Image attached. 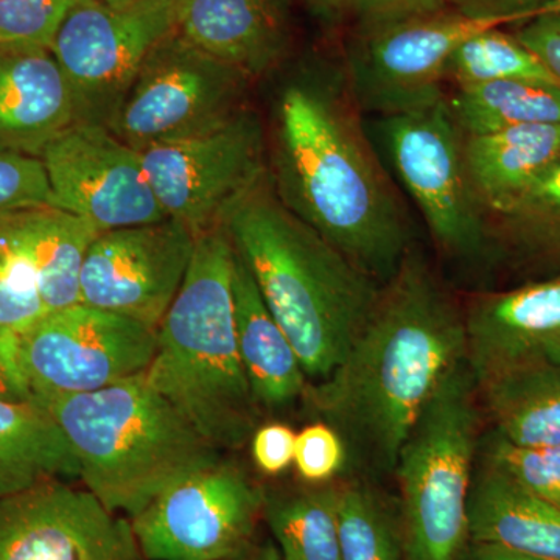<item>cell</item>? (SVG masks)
I'll return each instance as SVG.
<instances>
[{"instance_id":"obj_1","label":"cell","mask_w":560,"mask_h":560,"mask_svg":"<svg viewBox=\"0 0 560 560\" xmlns=\"http://www.w3.org/2000/svg\"><path fill=\"white\" fill-rule=\"evenodd\" d=\"M464 359V313L410 248L340 366L304 399L360 466L394 474L416 422Z\"/></svg>"},{"instance_id":"obj_2","label":"cell","mask_w":560,"mask_h":560,"mask_svg":"<svg viewBox=\"0 0 560 560\" xmlns=\"http://www.w3.org/2000/svg\"><path fill=\"white\" fill-rule=\"evenodd\" d=\"M272 164L283 205L385 285L411 248L410 226L348 75L323 70L280 92Z\"/></svg>"},{"instance_id":"obj_3","label":"cell","mask_w":560,"mask_h":560,"mask_svg":"<svg viewBox=\"0 0 560 560\" xmlns=\"http://www.w3.org/2000/svg\"><path fill=\"white\" fill-rule=\"evenodd\" d=\"M224 226L308 383L323 382L366 326L382 283L294 215L268 172L231 209Z\"/></svg>"},{"instance_id":"obj_4","label":"cell","mask_w":560,"mask_h":560,"mask_svg":"<svg viewBox=\"0 0 560 560\" xmlns=\"http://www.w3.org/2000/svg\"><path fill=\"white\" fill-rule=\"evenodd\" d=\"M234 264L224 224L198 235L145 372L147 382L223 453L241 451L261 415L238 352Z\"/></svg>"},{"instance_id":"obj_5","label":"cell","mask_w":560,"mask_h":560,"mask_svg":"<svg viewBox=\"0 0 560 560\" xmlns=\"http://www.w3.org/2000/svg\"><path fill=\"white\" fill-rule=\"evenodd\" d=\"M35 401L68 440L84 489L130 521L164 490L224 458L145 374Z\"/></svg>"},{"instance_id":"obj_6","label":"cell","mask_w":560,"mask_h":560,"mask_svg":"<svg viewBox=\"0 0 560 560\" xmlns=\"http://www.w3.org/2000/svg\"><path fill=\"white\" fill-rule=\"evenodd\" d=\"M478 389L466 359L442 382L401 447L396 469L405 560H460L478 451Z\"/></svg>"},{"instance_id":"obj_7","label":"cell","mask_w":560,"mask_h":560,"mask_svg":"<svg viewBox=\"0 0 560 560\" xmlns=\"http://www.w3.org/2000/svg\"><path fill=\"white\" fill-rule=\"evenodd\" d=\"M140 154L165 215L195 237L224 224L268 172L264 124L245 105L210 127L154 143Z\"/></svg>"},{"instance_id":"obj_8","label":"cell","mask_w":560,"mask_h":560,"mask_svg":"<svg viewBox=\"0 0 560 560\" xmlns=\"http://www.w3.org/2000/svg\"><path fill=\"white\" fill-rule=\"evenodd\" d=\"M390 164L425 219L431 237L452 257H477L492 245L488 219L471 194L463 135L447 95L381 117Z\"/></svg>"},{"instance_id":"obj_9","label":"cell","mask_w":560,"mask_h":560,"mask_svg":"<svg viewBox=\"0 0 560 560\" xmlns=\"http://www.w3.org/2000/svg\"><path fill=\"white\" fill-rule=\"evenodd\" d=\"M176 3L80 0L72 7L50 51L72 90L79 120L110 124L151 50L175 32Z\"/></svg>"},{"instance_id":"obj_10","label":"cell","mask_w":560,"mask_h":560,"mask_svg":"<svg viewBox=\"0 0 560 560\" xmlns=\"http://www.w3.org/2000/svg\"><path fill=\"white\" fill-rule=\"evenodd\" d=\"M158 330L79 304L47 313L16 341L14 361L33 400L94 393L145 374Z\"/></svg>"},{"instance_id":"obj_11","label":"cell","mask_w":560,"mask_h":560,"mask_svg":"<svg viewBox=\"0 0 560 560\" xmlns=\"http://www.w3.org/2000/svg\"><path fill=\"white\" fill-rule=\"evenodd\" d=\"M261 518V486L232 459L164 490L131 518L147 560H245Z\"/></svg>"},{"instance_id":"obj_12","label":"cell","mask_w":560,"mask_h":560,"mask_svg":"<svg viewBox=\"0 0 560 560\" xmlns=\"http://www.w3.org/2000/svg\"><path fill=\"white\" fill-rule=\"evenodd\" d=\"M249 80L172 32L143 61L108 127L142 151L242 108Z\"/></svg>"},{"instance_id":"obj_13","label":"cell","mask_w":560,"mask_h":560,"mask_svg":"<svg viewBox=\"0 0 560 560\" xmlns=\"http://www.w3.org/2000/svg\"><path fill=\"white\" fill-rule=\"evenodd\" d=\"M492 21L447 9L381 27L355 28L348 44L349 86L360 109L381 116L416 108L445 95V70L463 40Z\"/></svg>"},{"instance_id":"obj_14","label":"cell","mask_w":560,"mask_h":560,"mask_svg":"<svg viewBox=\"0 0 560 560\" xmlns=\"http://www.w3.org/2000/svg\"><path fill=\"white\" fill-rule=\"evenodd\" d=\"M50 206L101 232L167 220L143 167L142 154L108 125L73 121L39 156Z\"/></svg>"},{"instance_id":"obj_15","label":"cell","mask_w":560,"mask_h":560,"mask_svg":"<svg viewBox=\"0 0 560 560\" xmlns=\"http://www.w3.org/2000/svg\"><path fill=\"white\" fill-rule=\"evenodd\" d=\"M194 232L167 219L102 232L81 271V304L160 327L194 257Z\"/></svg>"},{"instance_id":"obj_16","label":"cell","mask_w":560,"mask_h":560,"mask_svg":"<svg viewBox=\"0 0 560 560\" xmlns=\"http://www.w3.org/2000/svg\"><path fill=\"white\" fill-rule=\"evenodd\" d=\"M0 560H143L130 518L47 481L0 499Z\"/></svg>"},{"instance_id":"obj_17","label":"cell","mask_w":560,"mask_h":560,"mask_svg":"<svg viewBox=\"0 0 560 560\" xmlns=\"http://www.w3.org/2000/svg\"><path fill=\"white\" fill-rule=\"evenodd\" d=\"M464 324L475 383L529 364L560 366V275L475 298Z\"/></svg>"},{"instance_id":"obj_18","label":"cell","mask_w":560,"mask_h":560,"mask_svg":"<svg viewBox=\"0 0 560 560\" xmlns=\"http://www.w3.org/2000/svg\"><path fill=\"white\" fill-rule=\"evenodd\" d=\"M175 32L249 81L259 79L289 50V0H178Z\"/></svg>"},{"instance_id":"obj_19","label":"cell","mask_w":560,"mask_h":560,"mask_svg":"<svg viewBox=\"0 0 560 560\" xmlns=\"http://www.w3.org/2000/svg\"><path fill=\"white\" fill-rule=\"evenodd\" d=\"M77 120L75 98L50 49L0 44V151L39 158Z\"/></svg>"},{"instance_id":"obj_20","label":"cell","mask_w":560,"mask_h":560,"mask_svg":"<svg viewBox=\"0 0 560 560\" xmlns=\"http://www.w3.org/2000/svg\"><path fill=\"white\" fill-rule=\"evenodd\" d=\"M463 162L486 219L511 208L560 165V125L463 136Z\"/></svg>"},{"instance_id":"obj_21","label":"cell","mask_w":560,"mask_h":560,"mask_svg":"<svg viewBox=\"0 0 560 560\" xmlns=\"http://www.w3.org/2000/svg\"><path fill=\"white\" fill-rule=\"evenodd\" d=\"M469 541L560 560V508L482 460L471 481Z\"/></svg>"},{"instance_id":"obj_22","label":"cell","mask_w":560,"mask_h":560,"mask_svg":"<svg viewBox=\"0 0 560 560\" xmlns=\"http://www.w3.org/2000/svg\"><path fill=\"white\" fill-rule=\"evenodd\" d=\"M234 305L238 352L260 411L283 410L304 399L308 378L296 350L272 318L256 280L235 250Z\"/></svg>"},{"instance_id":"obj_23","label":"cell","mask_w":560,"mask_h":560,"mask_svg":"<svg viewBox=\"0 0 560 560\" xmlns=\"http://www.w3.org/2000/svg\"><path fill=\"white\" fill-rule=\"evenodd\" d=\"M2 219L32 261L46 312L81 304V271L92 242L102 232L54 206L18 210Z\"/></svg>"},{"instance_id":"obj_24","label":"cell","mask_w":560,"mask_h":560,"mask_svg":"<svg viewBox=\"0 0 560 560\" xmlns=\"http://www.w3.org/2000/svg\"><path fill=\"white\" fill-rule=\"evenodd\" d=\"M80 480L79 460L36 401L0 400V499L47 481Z\"/></svg>"},{"instance_id":"obj_25","label":"cell","mask_w":560,"mask_h":560,"mask_svg":"<svg viewBox=\"0 0 560 560\" xmlns=\"http://www.w3.org/2000/svg\"><path fill=\"white\" fill-rule=\"evenodd\" d=\"M495 433L518 447L560 445V366L529 364L477 383Z\"/></svg>"},{"instance_id":"obj_26","label":"cell","mask_w":560,"mask_h":560,"mask_svg":"<svg viewBox=\"0 0 560 560\" xmlns=\"http://www.w3.org/2000/svg\"><path fill=\"white\" fill-rule=\"evenodd\" d=\"M261 518L283 560H341L338 486H261Z\"/></svg>"},{"instance_id":"obj_27","label":"cell","mask_w":560,"mask_h":560,"mask_svg":"<svg viewBox=\"0 0 560 560\" xmlns=\"http://www.w3.org/2000/svg\"><path fill=\"white\" fill-rule=\"evenodd\" d=\"M447 103L463 136L560 125V86L545 81L506 80L464 88Z\"/></svg>"},{"instance_id":"obj_28","label":"cell","mask_w":560,"mask_h":560,"mask_svg":"<svg viewBox=\"0 0 560 560\" xmlns=\"http://www.w3.org/2000/svg\"><path fill=\"white\" fill-rule=\"evenodd\" d=\"M490 242L541 278L560 275V165L521 200L488 220Z\"/></svg>"},{"instance_id":"obj_29","label":"cell","mask_w":560,"mask_h":560,"mask_svg":"<svg viewBox=\"0 0 560 560\" xmlns=\"http://www.w3.org/2000/svg\"><path fill=\"white\" fill-rule=\"evenodd\" d=\"M341 560H405L400 514L361 482L338 486Z\"/></svg>"},{"instance_id":"obj_30","label":"cell","mask_w":560,"mask_h":560,"mask_svg":"<svg viewBox=\"0 0 560 560\" xmlns=\"http://www.w3.org/2000/svg\"><path fill=\"white\" fill-rule=\"evenodd\" d=\"M506 80L559 84L521 40L500 27L485 28L463 40L445 70V83L451 81L456 90Z\"/></svg>"},{"instance_id":"obj_31","label":"cell","mask_w":560,"mask_h":560,"mask_svg":"<svg viewBox=\"0 0 560 560\" xmlns=\"http://www.w3.org/2000/svg\"><path fill=\"white\" fill-rule=\"evenodd\" d=\"M3 217V215H2ZM0 217V345L13 363L18 338L47 315L31 259ZM18 368V366H16Z\"/></svg>"},{"instance_id":"obj_32","label":"cell","mask_w":560,"mask_h":560,"mask_svg":"<svg viewBox=\"0 0 560 560\" xmlns=\"http://www.w3.org/2000/svg\"><path fill=\"white\" fill-rule=\"evenodd\" d=\"M482 459L560 508V445L526 448L492 433L482 444Z\"/></svg>"},{"instance_id":"obj_33","label":"cell","mask_w":560,"mask_h":560,"mask_svg":"<svg viewBox=\"0 0 560 560\" xmlns=\"http://www.w3.org/2000/svg\"><path fill=\"white\" fill-rule=\"evenodd\" d=\"M80 0H0V44L50 49Z\"/></svg>"},{"instance_id":"obj_34","label":"cell","mask_w":560,"mask_h":560,"mask_svg":"<svg viewBox=\"0 0 560 560\" xmlns=\"http://www.w3.org/2000/svg\"><path fill=\"white\" fill-rule=\"evenodd\" d=\"M50 206V189L39 158L0 151V217Z\"/></svg>"},{"instance_id":"obj_35","label":"cell","mask_w":560,"mask_h":560,"mask_svg":"<svg viewBox=\"0 0 560 560\" xmlns=\"http://www.w3.org/2000/svg\"><path fill=\"white\" fill-rule=\"evenodd\" d=\"M348 460V448L334 427L315 422L302 429L296 436L294 466L304 482L326 485Z\"/></svg>"},{"instance_id":"obj_36","label":"cell","mask_w":560,"mask_h":560,"mask_svg":"<svg viewBox=\"0 0 560 560\" xmlns=\"http://www.w3.org/2000/svg\"><path fill=\"white\" fill-rule=\"evenodd\" d=\"M448 0H348L355 28L381 27L447 9Z\"/></svg>"},{"instance_id":"obj_37","label":"cell","mask_w":560,"mask_h":560,"mask_svg":"<svg viewBox=\"0 0 560 560\" xmlns=\"http://www.w3.org/2000/svg\"><path fill=\"white\" fill-rule=\"evenodd\" d=\"M298 433L282 422L257 427L250 436V455L261 474L268 477L283 474L294 463Z\"/></svg>"},{"instance_id":"obj_38","label":"cell","mask_w":560,"mask_h":560,"mask_svg":"<svg viewBox=\"0 0 560 560\" xmlns=\"http://www.w3.org/2000/svg\"><path fill=\"white\" fill-rule=\"evenodd\" d=\"M560 84V14L540 13L518 22L512 33Z\"/></svg>"},{"instance_id":"obj_39","label":"cell","mask_w":560,"mask_h":560,"mask_svg":"<svg viewBox=\"0 0 560 560\" xmlns=\"http://www.w3.org/2000/svg\"><path fill=\"white\" fill-rule=\"evenodd\" d=\"M552 0H448V7L471 20L518 24L539 14Z\"/></svg>"},{"instance_id":"obj_40","label":"cell","mask_w":560,"mask_h":560,"mask_svg":"<svg viewBox=\"0 0 560 560\" xmlns=\"http://www.w3.org/2000/svg\"><path fill=\"white\" fill-rule=\"evenodd\" d=\"M0 400L16 401V404L35 401L31 389L22 381L16 364L10 359L2 345H0Z\"/></svg>"},{"instance_id":"obj_41","label":"cell","mask_w":560,"mask_h":560,"mask_svg":"<svg viewBox=\"0 0 560 560\" xmlns=\"http://www.w3.org/2000/svg\"><path fill=\"white\" fill-rule=\"evenodd\" d=\"M305 3L327 25L338 24L348 16V0H305Z\"/></svg>"},{"instance_id":"obj_42","label":"cell","mask_w":560,"mask_h":560,"mask_svg":"<svg viewBox=\"0 0 560 560\" xmlns=\"http://www.w3.org/2000/svg\"><path fill=\"white\" fill-rule=\"evenodd\" d=\"M460 560H537L528 558V556L518 555V552H512L503 550V548L495 547V545L488 544H474L469 541L467 545L466 552H464L463 559Z\"/></svg>"},{"instance_id":"obj_43","label":"cell","mask_w":560,"mask_h":560,"mask_svg":"<svg viewBox=\"0 0 560 560\" xmlns=\"http://www.w3.org/2000/svg\"><path fill=\"white\" fill-rule=\"evenodd\" d=\"M245 560H283L275 541L265 540L254 545L253 551L249 552L248 558Z\"/></svg>"},{"instance_id":"obj_44","label":"cell","mask_w":560,"mask_h":560,"mask_svg":"<svg viewBox=\"0 0 560 560\" xmlns=\"http://www.w3.org/2000/svg\"><path fill=\"white\" fill-rule=\"evenodd\" d=\"M103 3H108V5H121V3L130 2V0H101Z\"/></svg>"},{"instance_id":"obj_45","label":"cell","mask_w":560,"mask_h":560,"mask_svg":"<svg viewBox=\"0 0 560 560\" xmlns=\"http://www.w3.org/2000/svg\"><path fill=\"white\" fill-rule=\"evenodd\" d=\"M143 560H147V559H143Z\"/></svg>"}]
</instances>
